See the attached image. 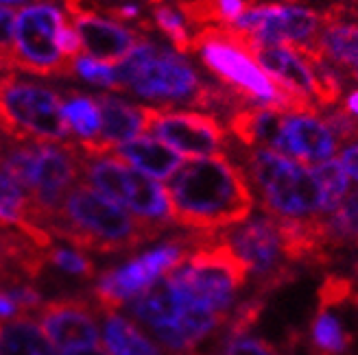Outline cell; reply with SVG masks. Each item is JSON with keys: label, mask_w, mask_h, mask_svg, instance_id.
Masks as SVG:
<instances>
[{"label": "cell", "mask_w": 358, "mask_h": 355, "mask_svg": "<svg viewBox=\"0 0 358 355\" xmlns=\"http://www.w3.org/2000/svg\"><path fill=\"white\" fill-rule=\"evenodd\" d=\"M227 27L254 44L315 50L321 15L297 3H252Z\"/></svg>", "instance_id": "11"}, {"label": "cell", "mask_w": 358, "mask_h": 355, "mask_svg": "<svg viewBox=\"0 0 358 355\" xmlns=\"http://www.w3.org/2000/svg\"><path fill=\"white\" fill-rule=\"evenodd\" d=\"M73 75H77L79 79L99 85V87H107V90L118 92V83H116V70L107 63L94 61L90 57H77L73 61Z\"/></svg>", "instance_id": "32"}, {"label": "cell", "mask_w": 358, "mask_h": 355, "mask_svg": "<svg viewBox=\"0 0 358 355\" xmlns=\"http://www.w3.org/2000/svg\"><path fill=\"white\" fill-rule=\"evenodd\" d=\"M243 35V33H241ZM243 42L258 66L271 77V81L291 94L299 103L317 109L324 107V92H321L317 70L313 61L293 46H262L249 42L243 35Z\"/></svg>", "instance_id": "14"}, {"label": "cell", "mask_w": 358, "mask_h": 355, "mask_svg": "<svg viewBox=\"0 0 358 355\" xmlns=\"http://www.w3.org/2000/svg\"><path fill=\"white\" fill-rule=\"evenodd\" d=\"M3 146L5 144H3V139H0V164H3Z\"/></svg>", "instance_id": "42"}, {"label": "cell", "mask_w": 358, "mask_h": 355, "mask_svg": "<svg viewBox=\"0 0 358 355\" xmlns=\"http://www.w3.org/2000/svg\"><path fill=\"white\" fill-rule=\"evenodd\" d=\"M0 355H55V349L31 316H17L0 321Z\"/></svg>", "instance_id": "24"}, {"label": "cell", "mask_w": 358, "mask_h": 355, "mask_svg": "<svg viewBox=\"0 0 358 355\" xmlns=\"http://www.w3.org/2000/svg\"><path fill=\"white\" fill-rule=\"evenodd\" d=\"M3 170L27 192L31 220L44 229V222L59 209L70 188L79 183L81 151L73 139L64 144L9 142L3 146Z\"/></svg>", "instance_id": "4"}, {"label": "cell", "mask_w": 358, "mask_h": 355, "mask_svg": "<svg viewBox=\"0 0 358 355\" xmlns=\"http://www.w3.org/2000/svg\"><path fill=\"white\" fill-rule=\"evenodd\" d=\"M147 133L190 159L221 155L227 149V133L219 118L201 112L147 107Z\"/></svg>", "instance_id": "12"}, {"label": "cell", "mask_w": 358, "mask_h": 355, "mask_svg": "<svg viewBox=\"0 0 358 355\" xmlns=\"http://www.w3.org/2000/svg\"><path fill=\"white\" fill-rule=\"evenodd\" d=\"M62 355H110L105 349L96 347V349H77V351H64Z\"/></svg>", "instance_id": "39"}, {"label": "cell", "mask_w": 358, "mask_h": 355, "mask_svg": "<svg viewBox=\"0 0 358 355\" xmlns=\"http://www.w3.org/2000/svg\"><path fill=\"white\" fill-rule=\"evenodd\" d=\"M57 48L62 52V57H66L68 61H75L81 52V40L77 31L73 29V24H64L57 33Z\"/></svg>", "instance_id": "35"}, {"label": "cell", "mask_w": 358, "mask_h": 355, "mask_svg": "<svg viewBox=\"0 0 358 355\" xmlns=\"http://www.w3.org/2000/svg\"><path fill=\"white\" fill-rule=\"evenodd\" d=\"M153 22L173 42L175 52H179V55H186V52H190L192 35L188 33V24L182 17V13H179L175 7L155 5L153 7Z\"/></svg>", "instance_id": "31"}, {"label": "cell", "mask_w": 358, "mask_h": 355, "mask_svg": "<svg viewBox=\"0 0 358 355\" xmlns=\"http://www.w3.org/2000/svg\"><path fill=\"white\" fill-rule=\"evenodd\" d=\"M64 5L73 17L75 31L81 40V48L87 52L85 57L101 63H120L129 52L145 40L136 29L122 27L110 17H101L90 0H64Z\"/></svg>", "instance_id": "15"}, {"label": "cell", "mask_w": 358, "mask_h": 355, "mask_svg": "<svg viewBox=\"0 0 358 355\" xmlns=\"http://www.w3.org/2000/svg\"><path fill=\"white\" fill-rule=\"evenodd\" d=\"M5 3H11V5H22V3H27V0H0V5H5Z\"/></svg>", "instance_id": "41"}, {"label": "cell", "mask_w": 358, "mask_h": 355, "mask_svg": "<svg viewBox=\"0 0 358 355\" xmlns=\"http://www.w3.org/2000/svg\"><path fill=\"white\" fill-rule=\"evenodd\" d=\"M94 100L101 112V133L92 142H75L83 157L107 155L147 131V107L112 94H99Z\"/></svg>", "instance_id": "17"}, {"label": "cell", "mask_w": 358, "mask_h": 355, "mask_svg": "<svg viewBox=\"0 0 358 355\" xmlns=\"http://www.w3.org/2000/svg\"><path fill=\"white\" fill-rule=\"evenodd\" d=\"M350 77H352V79H354V81L358 83V63H356V66H354V68L350 70Z\"/></svg>", "instance_id": "40"}, {"label": "cell", "mask_w": 358, "mask_h": 355, "mask_svg": "<svg viewBox=\"0 0 358 355\" xmlns=\"http://www.w3.org/2000/svg\"><path fill=\"white\" fill-rule=\"evenodd\" d=\"M194 246V234H177L164 240L159 246L145 251L122 266H114L101 273L99 281L94 283L90 299L103 312H116L124 303H129L140 292H145L149 286L164 277L175 266L184 264L188 253Z\"/></svg>", "instance_id": "8"}, {"label": "cell", "mask_w": 358, "mask_h": 355, "mask_svg": "<svg viewBox=\"0 0 358 355\" xmlns=\"http://www.w3.org/2000/svg\"><path fill=\"white\" fill-rule=\"evenodd\" d=\"M319 192H321V214L330 216L332 211H336L341 207V203L345 201L350 188V176L345 174L343 166L338 164V159H328V162H321L317 166H310Z\"/></svg>", "instance_id": "29"}, {"label": "cell", "mask_w": 358, "mask_h": 355, "mask_svg": "<svg viewBox=\"0 0 358 355\" xmlns=\"http://www.w3.org/2000/svg\"><path fill=\"white\" fill-rule=\"evenodd\" d=\"M64 24V13L48 0H40L17 13L13 31V70L38 77H73V61L62 57L57 48V33Z\"/></svg>", "instance_id": "9"}, {"label": "cell", "mask_w": 358, "mask_h": 355, "mask_svg": "<svg viewBox=\"0 0 358 355\" xmlns=\"http://www.w3.org/2000/svg\"><path fill=\"white\" fill-rule=\"evenodd\" d=\"M44 229L50 238L66 240L83 253L101 255L134 253L162 236L81 181L70 188L59 209L44 222Z\"/></svg>", "instance_id": "2"}, {"label": "cell", "mask_w": 358, "mask_h": 355, "mask_svg": "<svg viewBox=\"0 0 358 355\" xmlns=\"http://www.w3.org/2000/svg\"><path fill=\"white\" fill-rule=\"evenodd\" d=\"M343 107H345V114H350L352 118L358 120V90H352V92L345 96Z\"/></svg>", "instance_id": "38"}, {"label": "cell", "mask_w": 358, "mask_h": 355, "mask_svg": "<svg viewBox=\"0 0 358 355\" xmlns=\"http://www.w3.org/2000/svg\"><path fill=\"white\" fill-rule=\"evenodd\" d=\"M321 232H324L330 255L341 248L358 251V188L348 192L345 201L336 211L321 218Z\"/></svg>", "instance_id": "26"}, {"label": "cell", "mask_w": 358, "mask_h": 355, "mask_svg": "<svg viewBox=\"0 0 358 355\" xmlns=\"http://www.w3.org/2000/svg\"><path fill=\"white\" fill-rule=\"evenodd\" d=\"M122 207L127 209L136 220L147 225L157 234H164L166 229L175 227L166 188L162 183L153 181L151 176L138 172L131 166L127 174V194H124Z\"/></svg>", "instance_id": "19"}, {"label": "cell", "mask_w": 358, "mask_h": 355, "mask_svg": "<svg viewBox=\"0 0 358 355\" xmlns=\"http://www.w3.org/2000/svg\"><path fill=\"white\" fill-rule=\"evenodd\" d=\"M103 335L101 342L110 355H169L157 347L127 316L116 312H103Z\"/></svg>", "instance_id": "23"}, {"label": "cell", "mask_w": 358, "mask_h": 355, "mask_svg": "<svg viewBox=\"0 0 358 355\" xmlns=\"http://www.w3.org/2000/svg\"><path fill=\"white\" fill-rule=\"evenodd\" d=\"M223 242L234 251L254 275L258 296H264L297 277L293 264L286 259L278 220L271 216H249L245 222L219 232Z\"/></svg>", "instance_id": "10"}, {"label": "cell", "mask_w": 358, "mask_h": 355, "mask_svg": "<svg viewBox=\"0 0 358 355\" xmlns=\"http://www.w3.org/2000/svg\"><path fill=\"white\" fill-rule=\"evenodd\" d=\"M175 225L192 234H219L252 216L256 197L243 168L221 155L188 159L169 179Z\"/></svg>", "instance_id": "1"}, {"label": "cell", "mask_w": 358, "mask_h": 355, "mask_svg": "<svg viewBox=\"0 0 358 355\" xmlns=\"http://www.w3.org/2000/svg\"><path fill=\"white\" fill-rule=\"evenodd\" d=\"M35 316L50 345L64 351L96 349L101 345V310L90 296L68 294L44 301Z\"/></svg>", "instance_id": "13"}, {"label": "cell", "mask_w": 358, "mask_h": 355, "mask_svg": "<svg viewBox=\"0 0 358 355\" xmlns=\"http://www.w3.org/2000/svg\"><path fill=\"white\" fill-rule=\"evenodd\" d=\"M256 0H179L177 11L192 27H227Z\"/></svg>", "instance_id": "27"}, {"label": "cell", "mask_w": 358, "mask_h": 355, "mask_svg": "<svg viewBox=\"0 0 358 355\" xmlns=\"http://www.w3.org/2000/svg\"><path fill=\"white\" fill-rule=\"evenodd\" d=\"M315 50L336 73L343 68L350 73L358 63V17L345 15V7L341 5L321 15Z\"/></svg>", "instance_id": "18"}, {"label": "cell", "mask_w": 358, "mask_h": 355, "mask_svg": "<svg viewBox=\"0 0 358 355\" xmlns=\"http://www.w3.org/2000/svg\"><path fill=\"white\" fill-rule=\"evenodd\" d=\"M15 11L0 5V73L13 70V31H15Z\"/></svg>", "instance_id": "34"}, {"label": "cell", "mask_w": 358, "mask_h": 355, "mask_svg": "<svg viewBox=\"0 0 358 355\" xmlns=\"http://www.w3.org/2000/svg\"><path fill=\"white\" fill-rule=\"evenodd\" d=\"M64 120L79 137L77 142H92L101 133V112L94 96L68 92L64 98Z\"/></svg>", "instance_id": "28"}, {"label": "cell", "mask_w": 358, "mask_h": 355, "mask_svg": "<svg viewBox=\"0 0 358 355\" xmlns=\"http://www.w3.org/2000/svg\"><path fill=\"white\" fill-rule=\"evenodd\" d=\"M0 225L17 229L42 248L52 246L50 234L31 220V201L27 192L5 170H0Z\"/></svg>", "instance_id": "22"}, {"label": "cell", "mask_w": 358, "mask_h": 355, "mask_svg": "<svg viewBox=\"0 0 358 355\" xmlns=\"http://www.w3.org/2000/svg\"><path fill=\"white\" fill-rule=\"evenodd\" d=\"M238 157V166L252 186L254 197L258 194L266 216L299 222L324 218L321 192L308 166L271 149L241 146Z\"/></svg>", "instance_id": "5"}, {"label": "cell", "mask_w": 358, "mask_h": 355, "mask_svg": "<svg viewBox=\"0 0 358 355\" xmlns=\"http://www.w3.org/2000/svg\"><path fill=\"white\" fill-rule=\"evenodd\" d=\"M338 142L324 116L319 114H282L273 149L303 166H317L334 157Z\"/></svg>", "instance_id": "16"}, {"label": "cell", "mask_w": 358, "mask_h": 355, "mask_svg": "<svg viewBox=\"0 0 358 355\" xmlns=\"http://www.w3.org/2000/svg\"><path fill=\"white\" fill-rule=\"evenodd\" d=\"M46 262L57 273H64V275L73 277V279L90 281L96 275L94 262L90 259L83 251H79V248L52 244L50 248H46Z\"/></svg>", "instance_id": "30"}, {"label": "cell", "mask_w": 358, "mask_h": 355, "mask_svg": "<svg viewBox=\"0 0 358 355\" xmlns=\"http://www.w3.org/2000/svg\"><path fill=\"white\" fill-rule=\"evenodd\" d=\"M354 333L348 331L343 321L332 308L319 305L310 323V353L313 355H350Z\"/></svg>", "instance_id": "25"}, {"label": "cell", "mask_w": 358, "mask_h": 355, "mask_svg": "<svg viewBox=\"0 0 358 355\" xmlns=\"http://www.w3.org/2000/svg\"><path fill=\"white\" fill-rule=\"evenodd\" d=\"M116 70L118 92H131L162 107L190 105L206 109L212 83H206L179 52L142 40Z\"/></svg>", "instance_id": "6"}, {"label": "cell", "mask_w": 358, "mask_h": 355, "mask_svg": "<svg viewBox=\"0 0 358 355\" xmlns=\"http://www.w3.org/2000/svg\"><path fill=\"white\" fill-rule=\"evenodd\" d=\"M190 52H196L221 85L247 105L273 107L286 114H319L278 87L247 50L243 35L231 27L199 29L190 40Z\"/></svg>", "instance_id": "3"}, {"label": "cell", "mask_w": 358, "mask_h": 355, "mask_svg": "<svg viewBox=\"0 0 358 355\" xmlns=\"http://www.w3.org/2000/svg\"><path fill=\"white\" fill-rule=\"evenodd\" d=\"M112 17L116 20H140V7L138 5H116V7H110L107 9Z\"/></svg>", "instance_id": "37"}, {"label": "cell", "mask_w": 358, "mask_h": 355, "mask_svg": "<svg viewBox=\"0 0 358 355\" xmlns=\"http://www.w3.org/2000/svg\"><path fill=\"white\" fill-rule=\"evenodd\" d=\"M110 155V153H107ZM114 157L127 166L136 168L142 174H149L153 179H171V176L182 166V157H179L173 149H169L164 142L155 137H136L127 144H120L112 151Z\"/></svg>", "instance_id": "21"}, {"label": "cell", "mask_w": 358, "mask_h": 355, "mask_svg": "<svg viewBox=\"0 0 358 355\" xmlns=\"http://www.w3.org/2000/svg\"><path fill=\"white\" fill-rule=\"evenodd\" d=\"M223 355H282L271 342L262 338H254V335L243 333V335H231L223 342Z\"/></svg>", "instance_id": "33"}, {"label": "cell", "mask_w": 358, "mask_h": 355, "mask_svg": "<svg viewBox=\"0 0 358 355\" xmlns=\"http://www.w3.org/2000/svg\"><path fill=\"white\" fill-rule=\"evenodd\" d=\"M336 159H338V164L343 166V170L350 179L358 181V135L352 137L350 142H345L341 155H338Z\"/></svg>", "instance_id": "36"}, {"label": "cell", "mask_w": 358, "mask_h": 355, "mask_svg": "<svg viewBox=\"0 0 358 355\" xmlns=\"http://www.w3.org/2000/svg\"><path fill=\"white\" fill-rule=\"evenodd\" d=\"M0 133L20 144L70 142L62 94L15 75L0 77Z\"/></svg>", "instance_id": "7"}, {"label": "cell", "mask_w": 358, "mask_h": 355, "mask_svg": "<svg viewBox=\"0 0 358 355\" xmlns=\"http://www.w3.org/2000/svg\"><path fill=\"white\" fill-rule=\"evenodd\" d=\"M291 3H297V0H291Z\"/></svg>", "instance_id": "43"}, {"label": "cell", "mask_w": 358, "mask_h": 355, "mask_svg": "<svg viewBox=\"0 0 358 355\" xmlns=\"http://www.w3.org/2000/svg\"><path fill=\"white\" fill-rule=\"evenodd\" d=\"M188 303L190 299L182 290L175 288L166 277H159L153 286L129 301L127 312L131 318H136V325H145L149 331H153L157 327L171 325Z\"/></svg>", "instance_id": "20"}]
</instances>
